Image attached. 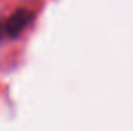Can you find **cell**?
Segmentation results:
<instances>
[{
  "label": "cell",
  "instance_id": "cell-1",
  "mask_svg": "<svg viewBox=\"0 0 133 131\" xmlns=\"http://www.w3.org/2000/svg\"><path fill=\"white\" fill-rule=\"evenodd\" d=\"M34 12L30 11L28 8H19L17 11H14L8 20L2 25L3 28V34L8 37H17L22 33L31 22H33Z\"/></svg>",
  "mask_w": 133,
  "mask_h": 131
}]
</instances>
